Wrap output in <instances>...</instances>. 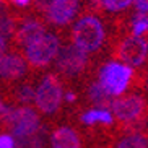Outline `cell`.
I'll list each match as a JSON object with an SVG mask.
<instances>
[{
	"label": "cell",
	"instance_id": "7402d4cb",
	"mask_svg": "<svg viewBox=\"0 0 148 148\" xmlns=\"http://www.w3.org/2000/svg\"><path fill=\"white\" fill-rule=\"evenodd\" d=\"M8 3L15 8H20V10H29L31 8V0H8Z\"/></svg>",
	"mask_w": 148,
	"mask_h": 148
},
{
	"label": "cell",
	"instance_id": "ffe728a7",
	"mask_svg": "<svg viewBox=\"0 0 148 148\" xmlns=\"http://www.w3.org/2000/svg\"><path fill=\"white\" fill-rule=\"evenodd\" d=\"M85 5H86V12L99 15L101 12H104L106 0H86V3Z\"/></svg>",
	"mask_w": 148,
	"mask_h": 148
},
{
	"label": "cell",
	"instance_id": "44dd1931",
	"mask_svg": "<svg viewBox=\"0 0 148 148\" xmlns=\"http://www.w3.org/2000/svg\"><path fill=\"white\" fill-rule=\"evenodd\" d=\"M0 148H15V137L10 134H0Z\"/></svg>",
	"mask_w": 148,
	"mask_h": 148
},
{
	"label": "cell",
	"instance_id": "6da1fadb",
	"mask_svg": "<svg viewBox=\"0 0 148 148\" xmlns=\"http://www.w3.org/2000/svg\"><path fill=\"white\" fill-rule=\"evenodd\" d=\"M70 39H72L70 42L82 49L83 52H98L106 42L104 23L96 13L86 12L73 23L70 29Z\"/></svg>",
	"mask_w": 148,
	"mask_h": 148
},
{
	"label": "cell",
	"instance_id": "8fae6325",
	"mask_svg": "<svg viewBox=\"0 0 148 148\" xmlns=\"http://www.w3.org/2000/svg\"><path fill=\"white\" fill-rule=\"evenodd\" d=\"M83 0H56L52 7L49 8L46 13L44 20L47 25H54V26H67L75 20V16L78 15V10L82 8Z\"/></svg>",
	"mask_w": 148,
	"mask_h": 148
},
{
	"label": "cell",
	"instance_id": "603a6c76",
	"mask_svg": "<svg viewBox=\"0 0 148 148\" xmlns=\"http://www.w3.org/2000/svg\"><path fill=\"white\" fill-rule=\"evenodd\" d=\"M8 51H12V46H10V42L0 36V59H2L5 54L8 52Z\"/></svg>",
	"mask_w": 148,
	"mask_h": 148
},
{
	"label": "cell",
	"instance_id": "484cf974",
	"mask_svg": "<svg viewBox=\"0 0 148 148\" xmlns=\"http://www.w3.org/2000/svg\"><path fill=\"white\" fill-rule=\"evenodd\" d=\"M143 88H145V91L148 93V73H147V77H145V80H143Z\"/></svg>",
	"mask_w": 148,
	"mask_h": 148
},
{
	"label": "cell",
	"instance_id": "3957f363",
	"mask_svg": "<svg viewBox=\"0 0 148 148\" xmlns=\"http://www.w3.org/2000/svg\"><path fill=\"white\" fill-rule=\"evenodd\" d=\"M54 67L57 73L64 78H78L90 67V54L69 42L60 47L54 60Z\"/></svg>",
	"mask_w": 148,
	"mask_h": 148
},
{
	"label": "cell",
	"instance_id": "e0dca14e",
	"mask_svg": "<svg viewBox=\"0 0 148 148\" xmlns=\"http://www.w3.org/2000/svg\"><path fill=\"white\" fill-rule=\"evenodd\" d=\"M116 148H148V138L143 134H132L122 138Z\"/></svg>",
	"mask_w": 148,
	"mask_h": 148
},
{
	"label": "cell",
	"instance_id": "277c9868",
	"mask_svg": "<svg viewBox=\"0 0 148 148\" xmlns=\"http://www.w3.org/2000/svg\"><path fill=\"white\" fill-rule=\"evenodd\" d=\"M47 33V23L42 16L36 15L34 12L29 10H23L21 16L18 20V26L15 31L13 41H12V49L18 51V49H25L29 46L31 42L38 41Z\"/></svg>",
	"mask_w": 148,
	"mask_h": 148
},
{
	"label": "cell",
	"instance_id": "ac0fdd59",
	"mask_svg": "<svg viewBox=\"0 0 148 148\" xmlns=\"http://www.w3.org/2000/svg\"><path fill=\"white\" fill-rule=\"evenodd\" d=\"M132 3H135V0H106L104 12H109V13L122 12V10L129 8Z\"/></svg>",
	"mask_w": 148,
	"mask_h": 148
},
{
	"label": "cell",
	"instance_id": "d6986e66",
	"mask_svg": "<svg viewBox=\"0 0 148 148\" xmlns=\"http://www.w3.org/2000/svg\"><path fill=\"white\" fill-rule=\"evenodd\" d=\"M54 2L56 0H31V12H34L36 15L44 18Z\"/></svg>",
	"mask_w": 148,
	"mask_h": 148
},
{
	"label": "cell",
	"instance_id": "4316f807",
	"mask_svg": "<svg viewBox=\"0 0 148 148\" xmlns=\"http://www.w3.org/2000/svg\"><path fill=\"white\" fill-rule=\"evenodd\" d=\"M5 106V103H3V99H2V96H0V111H2V108Z\"/></svg>",
	"mask_w": 148,
	"mask_h": 148
},
{
	"label": "cell",
	"instance_id": "7a4b0ae2",
	"mask_svg": "<svg viewBox=\"0 0 148 148\" xmlns=\"http://www.w3.org/2000/svg\"><path fill=\"white\" fill-rule=\"evenodd\" d=\"M60 34L57 33H46L42 38L31 42L23 49V57L31 69L42 70L56 60L57 54L60 51Z\"/></svg>",
	"mask_w": 148,
	"mask_h": 148
},
{
	"label": "cell",
	"instance_id": "8992f818",
	"mask_svg": "<svg viewBox=\"0 0 148 148\" xmlns=\"http://www.w3.org/2000/svg\"><path fill=\"white\" fill-rule=\"evenodd\" d=\"M132 78H134L132 67L121 62H108L101 67L98 82L111 96L117 98L129 88Z\"/></svg>",
	"mask_w": 148,
	"mask_h": 148
},
{
	"label": "cell",
	"instance_id": "52a82bcc",
	"mask_svg": "<svg viewBox=\"0 0 148 148\" xmlns=\"http://www.w3.org/2000/svg\"><path fill=\"white\" fill-rule=\"evenodd\" d=\"M112 56L129 67H142L148 60V39L145 36H125L117 42Z\"/></svg>",
	"mask_w": 148,
	"mask_h": 148
},
{
	"label": "cell",
	"instance_id": "cb8c5ba5",
	"mask_svg": "<svg viewBox=\"0 0 148 148\" xmlns=\"http://www.w3.org/2000/svg\"><path fill=\"white\" fill-rule=\"evenodd\" d=\"M135 8L137 12L148 13V0H135Z\"/></svg>",
	"mask_w": 148,
	"mask_h": 148
},
{
	"label": "cell",
	"instance_id": "d4e9b609",
	"mask_svg": "<svg viewBox=\"0 0 148 148\" xmlns=\"http://www.w3.org/2000/svg\"><path fill=\"white\" fill-rule=\"evenodd\" d=\"M65 99H67V101H70V103H73V101L77 99V96H75V93L69 91V93H67V95H65Z\"/></svg>",
	"mask_w": 148,
	"mask_h": 148
},
{
	"label": "cell",
	"instance_id": "7c38bea8",
	"mask_svg": "<svg viewBox=\"0 0 148 148\" xmlns=\"http://www.w3.org/2000/svg\"><path fill=\"white\" fill-rule=\"evenodd\" d=\"M52 148H82V138L72 127H59L51 134Z\"/></svg>",
	"mask_w": 148,
	"mask_h": 148
},
{
	"label": "cell",
	"instance_id": "5bb4252c",
	"mask_svg": "<svg viewBox=\"0 0 148 148\" xmlns=\"http://www.w3.org/2000/svg\"><path fill=\"white\" fill-rule=\"evenodd\" d=\"M86 96H88V99H90V103H91L93 106H96L98 109L112 108L114 101H116L114 96H111L104 88L101 86L99 82H95V83H91V85L88 86Z\"/></svg>",
	"mask_w": 148,
	"mask_h": 148
},
{
	"label": "cell",
	"instance_id": "4fadbf2b",
	"mask_svg": "<svg viewBox=\"0 0 148 148\" xmlns=\"http://www.w3.org/2000/svg\"><path fill=\"white\" fill-rule=\"evenodd\" d=\"M5 95L8 96V99L15 104L20 106H29L36 99V90L31 86L29 83H15L12 86L5 88Z\"/></svg>",
	"mask_w": 148,
	"mask_h": 148
},
{
	"label": "cell",
	"instance_id": "9a60e30c",
	"mask_svg": "<svg viewBox=\"0 0 148 148\" xmlns=\"http://www.w3.org/2000/svg\"><path fill=\"white\" fill-rule=\"evenodd\" d=\"M80 119L86 125H98V124H101V125H111L114 122L112 114L109 112L108 109H98V108L86 111Z\"/></svg>",
	"mask_w": 148,
	"mask_h": 148
},
{
	"label": "cell",
	"instance_id": "ba28073f",
	"mask_svg": "<svg viewBox=\"0 0 148 148\" xmlns=\"http://www.w3.org/2000/svg\"><path fill=\"white\" fill-rule=\"evenodd\" d=\"M111 109H112L114 119H117L119 122H122L127 127H132L134 124L143 121L148 104L145 98L138 95H130L125 96V98L116 99Z\"/></svg>",
	"mask_w": 148,
	"mask_h": 148
},
{
	"label": "cell",
	"instance_id": "83f0119b",
	"mask_svg": "<svg viewBox=\"0 0 148 148\" xmlns=\"http://www.w3.org/2000/svg\"><path fill=\"white\" fill-rule=\"evenodd\" d=\"M7 3V0H0V7H2V5H5Z\"/></svg>",
	"mask_w": 148,
	"mask_h": 148
},
{
	"label": "cell",
	"instance_id": "2e32d148",
	"mask_svg": "<svg viewBox=\"0 0 148 148\" xmlns=\"http://www.w3.org/2000/svg\"><path fill=\"white\" fill-rule=\"evenodd\" d=\"M130 31L134 36H145L148 33V15L137 12L130 20Z\"/></svg>",
	"mask_w": 148,
	"mask_h": 148
},
{
	"label": "cell",
	"instance_id": "9c48e42d",
	"mask_svg": "<svg viewBox=\"0 0 148 148\" xmlns=\"http://www.w3.org/2000/svg\"><path fill=\"white\" fill-rule=\"evenodd\" d=\"M41 127L39 116L34 109H31L29 106H18V108H12L8 117V124H7V130L13 134V137H25L33 132H36Z\"/></svg>",
	"mask_w": 148,
	"mask_h": 148
},
{
	"label": "cell",
	"instance_id": "30bf717a",
	"mask_svg": "<svg viewBox=\"0 0 148 148\" xmlns=\"http://www.w3.org/2000/svg\"><path fill=\"white\" fill-rule=\"evenodd\" d=\"M28 72L29 65L18 51L12 49L0 59V83H3L5 88L20 83L21 78L28 75Z\"/></svg>",
	"mask_w": 148,
	"mask_h": 148
},
{
	"label": "cell",
	"instance_id": "5b68a950",
	"mask_svg": "<svg viewBox=\"0 0 148 148\" xmlns=\"http://www.w3.org/2000/svg\"><path fill=\"white\" fill-rule=\"evenodd\" d=\"M64 99V86L56 73H47L36 88L34 104L44 114H54L60 109Z\"/></svg>",
	"mask_w": 148,
	"mask_h": 148
}]
</instances>
